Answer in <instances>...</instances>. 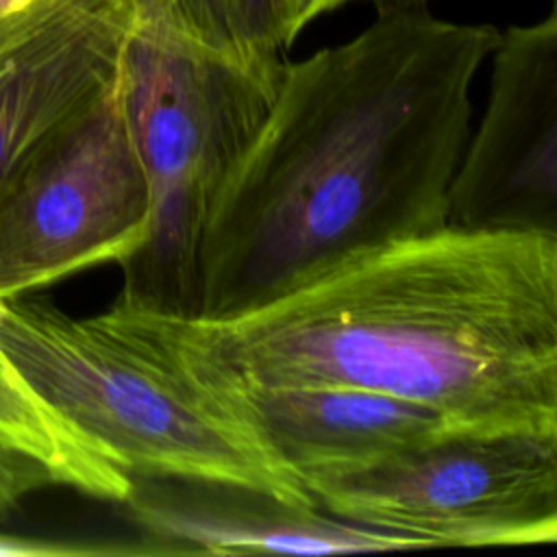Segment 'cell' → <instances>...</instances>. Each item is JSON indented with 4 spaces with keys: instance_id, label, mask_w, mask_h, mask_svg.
<instances>
[{
    "instance_id": "7a4b0ae2",
    "label": "cell",
    "mask_w": 557,
    "mask_h": 557,
    "mask_svg": "<svg viewBox=\"0 0 557 557\" xmlns=\"http://www.w3.org/2000/svg\"><path fill=\"white\" fill-rule=\"evenodd\" d=\"M490 24L381 13L355 39L285 63L220 187L200 244V315L231 318L389 244L448 226Z\"/></svg>"
},
{
    "instance_id": "5bb4252c",
    "label": "cell",
    "mask_w": 557,
    "mask_h": 557,
    "mask_svg": "<svg viewBox=\"0 0 557 557\" xmlns=\"http://www.w3.org/2000/svg\"><path fill=\"white\" fill-rule=\"evenodd\" d=\"M115 555L120 548L109 546H78L50 542L39 537H22L0 533V557H67V555Z\"/></svg>"
},
{
    "instance_id": "30bf717a",
    "label": "cell",
    "mask_w": 557,
    "mask_h": 557,
    "mask_svg": "<svg viewBox=\"0 0 557 557\" xmlns=\"http://www.w3.org/2000/svg\"><path fill=\"white\" fill-rule=\"evenodd\" d=\"M302 476L363 466L455 429L440 411L355 385L202 389Z\"/></svg>"
},
{
    "instance_id": "52a82bcc",
    "label": "cell",
    "mask_w": 557,
    "mask_h": 557,
    "mask_svg": "<svg viewBox=\"0 0 557 557\" xmlns=\"http://www.w3.org/2000/svg\"><path fill=\"white\" fill-rule=\"evenodd\" d=\"M490 100L448 187V224L557 237V11L500 33Z\"/></svg>"
},
{
    "instance_id": "3957f363",
    "label": "cell",
    "mask_w": 557,
    "mask_h": 557,
    "mask_svg": "<svg viewBox=\"0 0 557 557\" xmlns=\"http://www.w3.org/2000/svg\"><path fill=\"white\" fill-rule=\"evenodd\" d=\"M278 85L181 30L159 0H133L115 89L150 213L144 242L120 263L124 283L113 305L159 318L200 315L209 209Z\"/></svg>"
},
{
    "instance_id": "e0dca14e",
    "label": "cell",
    "mask_w": 557,
    "mask_h": 557,
    "mask_svg": "<svg viewBox=\"0 0 557 557\" xmlns=\"http://www.w3.org/2000/svg\"><path fill=\"white\" fill-rule=\"evenodd\" d=\"M30 2H35V0H0V17L7 15V13H13V11H17V9H22Z\"/></svg>"
},
{
    "instance_id": "7c38bea8",
    "label": "cell",
    "mask_w": 557,
    "mask_h": 557,
    "mask_svg": "<svg viewBox=\"0 0 557 557\" xmlns=\"http://www.w3.org/2000/svg\"><path fill=\"white\" fill-rule=\"evenodd\" d=\"M168 17L200 44L281 81L285 52L278 0H159Z\"/></svg>"
},
{
    "instance_id": "6da1fadb",
    "label": "cell",
    "mask_w": 557,
    "mask_h": 557,
    "mask_svg": "<svg viewBox=\"0 0 557 557\" xmlns=\"http://www.w3.org/2000/svg\"><path fill=\"white\" fill-rule=\"evenodd\" d=\"M200 389L355 385L463 431L557 433V237L444 226L239 315L98 313Z\"/></svg>"
},
{
    "instance_id": "2e32d148",
    "label": "cell",
    "mask_w": 557,
    "mask_h": 557,
    "mask_svg": "<svg viewBox=\"0 0 557 557\" xmlns=\"http://www.w3.org/2000/svg\"><path fill=\"white\" fill-rule=\"evenodd\" d=\"M381 13H392V11H409V9H426L431 0H372Z\"/></svg>"
},
{
    "instance_id": "277c9868",
    "label": "cell",
    "mask_w": 557,
    "mask_h": 557,
    "mask_svg": "<svg viewBox=\"0 0 557 557\" xmlns=\"http://www.w3.org/2000/svg\"><path fill=\"white\" fill-rule=\"evenodd\" d=\"M0 350L61 418L128 476L252 485L318 507L257 433L168 361L94 318L0 300Z\"/></svg>"
},
{
    "instance_id": "8992f818",
    "label": "cell",
    "mask_w": 557,
    "mask_h": 557,
    "mask_svg": "<svg viewBox=\"0 0 557 557\" xmlns=\"http://www.w3.org/2000/svg\"><path fill=\"white\" fill-rule=\"evenodd\" d=\"M148 213L113 81L44 135L0 187V300L122 263L144 242Z\"/></svg>"
},
{
    "instance_id": "8fae6325",
    "label": "cell",
    "mask_w": 557,
    "mask_h": 557,
    "mask_svg": "<svg viewBox=\"0 0 557 557\" xmlns=\"http://www.w3.org/2000/svg\"><path fill=\"white\" fill-rule=\"evenodd\" d=\"M0 450L35 461L54 485L72 487L91 498L122 505L131 492V476L39 398L2 350Z\"/></svg>"
},
{
    "instance_id": "9c48e42d",
    "label": "cell",
    "mask_w": 557,
    "mask_h": 557,
    "mask_svg": "<svg viewBox=\"0 0 557 557\" xmlns=\"http://www.w3.org/2000/svg\"><path fill=\"white\" fill-rule=\"evenodd\" d=\"M150 555H337L422 548L413 537L348 522L272 492L211 479L131 476L122 503Z\"/></svg>"
},
{
    "instance_id": "5b68a950",
    "label": "cell",
    "mask_w": 557,
    "mask_h": 557,
    "mask_svg": "<svg viewBox=\"0 0 557 557\" xmlns=\"http://www.w3.org/2000/svg\"><path fill=\"white\" fill-rule=\"evenodd\" d=\"M302 485L322 511L422 548L557 540V433L448 429Z\"/></svg>"
},
{
    "instance_id": "4fadbf2b",
    "label": "cell",
    "mask_w": 557,
    "mask_h": 557,
    "mask_svg": "<svg viewBox=\"0 0 557 557\" xmlns=\"http://www.w3.org/2000/svg\"><path fill=\"white\" fill-rule=\"evenodd\" d=\"M54 485L50 474L35 461L0 450V520L15 509L22 496Z\"/></svg>"
},
{
    "instance_id": "9a60e30c",
    "label": "cell",
    "mask_w": 557,
    "mask_h": 557,
    "mask_svg": "<svg viewBox=\"0 0 557 557\" xmlns=\"http://www.w3.org/2000/svg\"><path fill=\"white\" fill-rule=\"evenodd\" d=\"M344 2H350V0H278V15H281V30H283L285 46L289 48L311 20H315L326 11L337 9Z\"/></svg>"
},
{
    "instance_id": "ba28073f",
    "label": "cell",
    "mask_w": 557,
    "mask_h": 557,
    "mask_svg": "<svg viewBox=\"0 0 557 557\" xmlns=\"http://www.w3.org/2000/svg\"><path fill=\"white\" fill-rule=\"evenodd\" d=\"M133 0H35L0 17V187L117 76Z\"/></svg>"
}]
</instances>
